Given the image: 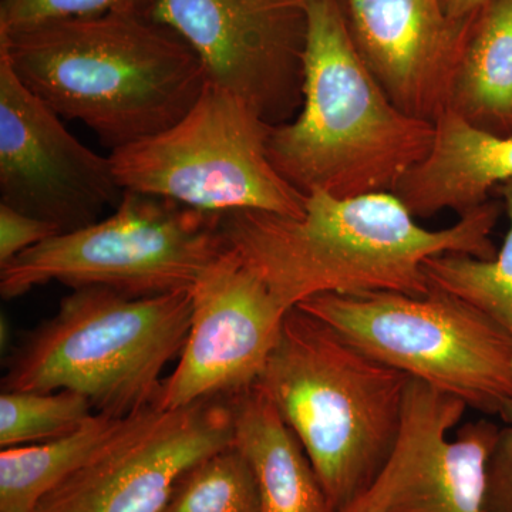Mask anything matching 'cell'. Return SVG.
Masks as SVG:
<instances>
[{
	"mask_svg": "<svg viewBox=\"0 0 512 512\" xmlns=\"http://www.w3.org/2000/svg\"><path fill=\"white\" fill-rule=\"evenodd\" d=\"M161 512H261L247 458L235 444L185 473Z\"/></svg>",
	"mask_w": 512,
	"mask_h": 512,
	"instance_id": "ffe728a7",
	"label": "cell"
},
{
	"mask_svg": "<svg viewBox=\"0 0 512 512\" xmlns=\"http://www.w3.org/2000/svg\"><path fill=\"white\" fill-rule=\"evenodd\" d=\"M412 379L299 308L289 309L258 386L302 444L335 512L389 463Z\"/></svg>",
	"mask_w": 512,
	"mask_h": 512,
	"instance_id": "277c9868",
	"label": "cell"
},
{
	"mask_svg": "<svg viewBox=\"0 0 512 512\" xmlns=\"http://www.w3.org/2000/svg\"><path fill=\"white\" fill-rule=\"evenodd\" d=\"M234 444L247 458L261 512H335L302 444L256 384L228 397Z\"/></svg>",
	"mask_w": 512,
	"mask_h": 512,
	"instance_id": "2e32d148",
	"label": "cell"
},
{
	"mask_svg": "<svg viewBox=\"0 0 512 512\" xmlns=\"http://www.w3.org/2000/svg\"><path fill=\"white\" fill-rule=\"evenodd\" d=\"M503 198L508 231L493 259L443 254L427 259L423 271L431 288L463 299L488 316L512 340V181L495 190Z\"/></svg>",
	"mask_w": 512,
	"mask_h": 512,
	"instance_id": "d6986e66",
	"label": "cell"
},
{
	"mask_svg": "<svg viewBox=\"0 0 512 512\" xmlns=\"http://www.w3.org/2000/svg\"><path fill=\"white\" fill-rule=\"evenodd\" d=\"M500 436L488 467V512H512V402L505 407Z\"/></svg>",
	"mask_w": 512,
	"mask_h": 512,
	"instance_id": "d4e9b609",
	"label": "cell"
},
{
	"mask_svg": "<svg viewBox=\"0 0 512 512\" xmlns=\"http://www.w3.org/2000/svg\"><path fill=\"white\" fill-rule=\"evenodd\" d=\"M295 308L410 379L501 416L512 402V340L470 303L440 289L313 296Z\"/></svg>",
	"mask_w": 512,
	"mask_h": 512,
	"instance_id": "8992f818",
	"label": "cell"
},
{
	"mask_svg": "<svg viewBox=\"0 0 512 512\" xmlns=\"http://www.w3.org/2000/svg\"><path fill=\"white\" fill-rule=\"evenodd\" d=\"M498 202L488 200L456 224L431 231L417 224L393 192L339 198L306 195L299 217L262 211L221 214L225 245L285 309L318 295L402 292L426 295L423 264L433 256L493 259Z\"/></svg>",
	"mask_w": 512,
	"mask_h": 512,
	"instance_id": "6da1fadb",
	"label": "cell"
},
{
	"mask_svg": "<svg viewBox=\"0 0 512 512\" xmlns=\"http://www.w3.org/2000/svg\"><path fill=\"white\" fill-rule=\"evenodd\" d=\"M410 453V431L403 417L402 434L389 463L376 478L375 483L340 512H389L393 495L402 480L404 467Z\"/></svg>",
	"mask_w": 512,
	"mask_h": 512,
	"instance_id": "cb8c5ba5",
	"label": "cell"
},
{
	"mask_svg": "<svg viewBox=\"0 0 512 512\" xmlns=\"http://www.w3.org/2000/svg\"><path fill=\"white\" fill-rule=\"evenodd\" d=\"M156 0H2L0 32H12L49 22L104 13L128 12L148 15Z\"/></svg>",
	"mask_w": 512,
	"mask_h": 512,
	"instance_id": "7402d4cb",
	"label": "cell"
},
{
	"mask_svg": "<svg viewBox=\"0 0 512 512\" xmlns=\"http://www.w3.org/2000/svg\"><path fill=\"white\" fill-rule=\"evenodd\" d=\"M124 419L96 413L66 436L2 448L0 512H33L50 490L82 467L116 433Z\"/></svg>",
	"mask_w": 512,
	"mask_h": 512,
	"instance_id": "ac0fdd59",
	"label": "cell"
},
{
	"mask_svg": "<svg viewBox=\"0 0 512 512\" xmlns=\"http://www.w3.org/2000/svg\"><path fill=\"white\" fill-rule=\"evenodd\" d=\"M357 52L389 99L434 123L448 109L471 22L441 0H340Z\"/></svg>",
	"mask_w": 512,
	"mask_h": 512,
	"instance_id": "4fadbf2b",
	"label": "cell"
},
{
	"mask_svg": "<svg viewBox=\"0 0 512 512\" xmlns=\"http://www.w3.org/2000/svg\"><path fill=\"white\" fill-rule=\"evenodd\" d=\"M92 403L72 390L0 394V447H18L73 433L94 416Z\"/></svg>",
	"mask_w": 512,
	"mask_h": 512,
	"instance_id": "44dd1931",
	"label": "cell"
},
{
	"mask_svg": "<svg viewBox=\"0 0 512 512\" xmlns=\"http://www.w3.org/2000/svg\"><path fill=\"white\" fill-rule=\"evenodd\" d=\"M305 10L302 110L272 126L269 160L305 195L393 192L429 154L434 124L403 113L384 93L340 0H305Z\"/></svg>",
	"mask_w": 512,
	"mask_h": 512,
	"instance_id": "3957f363",
	"label": "cell"
},
{
	"mask_svg": "<svg viewBox=\"0 0 512 512\" xmlns=\"http://www.w3.org/2000/svg\"><path fill=\"white\" fill-rule=\"evenodd\" d=\"M271 130L251 104L207 80L177 123L109 157L123 191L214 214L249 210L299 217L306 195L269 160Z\"/></svg>",
	"mask_w": 512,
	"mask_h": 512,
	"instance_id": "52a82bcc",
	"label": "cell"
},
{
	"mask_svg": "<svg viewBox=\"0 0 512 512\" xmlns=\"http://www.w3.org/2000/svg\"><path fill=\"white\" fill-rule=\"evenodd\" d=\"M123 194L110 157L80 143L0 53V202L63 234L99 221Z\"/></svg>",
	"mask_w": 512,
	"mask_h": 512,
	"instance_id": "8fae6325",
	"label": "cell"
},
{
	"mask_svg": "<svg viewBox=\"0 0 512 512\" xmlns=\"http://www.w3.org/2000/svg\"><path fill=\"white\" fill-rule=\"evenodd\" d=\"M220 222L221 214L124 191L110 217L47 239L2 266L0 293L18 298L53 281L130 296L191 289L227 249Z\"/></svg>",
	"mask_w": 512,
	"mask_h": 512,
	"instance_id": "ba28073f",
	"label": "cell"
},
{
	"mask_svg": "<svg viewBox=\"0 0 512 512\" xmlns=\"http://www.w3.org/2000/svg\"><path fill=\"white\" fill-rule=\"evenodd\" d=\"M286 312L268 286L225 249L192 286L190 332L157 406L178 409L255 387Z\"/></svg>",
	"mask_w": 512,
	"mask_h": 512,
	"instance_id": "7c38bea8",
	"label": "cell"
},
{
	"mask_svg": "<svg viewBox=\"0 0 512 512\" xmlns=\"http://www.w3.org/2000/svg\"><path fill=\"white\" fill-rule=\"evenodd\" d=\"M0 53L62 119L119 150L173 126L207 84L200 57L143 13L49 20L0 32Z\"/></svg>",
	"mask_w": 512,
	"mask_h": 512,
	"instance_id": "7a4b0ae2",
	"label": "cell"
},
{
	"mask_svg": "<svg viewBox=\"0 0 512 512\" xmlns=\"http://www.w3.org/2000/svg\"><path fill=\"white\" fill-rule=\"evenodd\" d=\"M148 16L272 126L302 101L305 0H156Z\"/></svg>",
	"mask_w": 512,
	"mask_h": 512,
	"instance_id": "30bf717a",
	"label": "cell"
},
{
	"mask_svg": "<svg viewBox=\"0 0 512 512\" xmlns=\"http://www.w3.org/2000/svg\"><path fill=\"white\" fill-rule=\"evenodd\" d=\"M466 409L457 397L412 379L404 407L410 453L389 512H488V467L501 427L473 421L448 440Z\"/></svg>",
	"mask_w": 512,
	"mask_h": 512,
	"instance_id": "5bb4252c",
	"label": "cell"
},
{
	"mask_svg": "<svg viewBox=\"0 0 512 512\" xmlns=\"http://www.w3.org/2000/svg\"><path fill=\"white\" fill-rule=\"evenodd\" d=\"M433 124L429 154L393 190L414 218L467 214L512 181V136L480 130L450 110Z\"/></svg>",
	"mask_w": 512,
	"mask_h": 512,
	"instance_id": "9a60e30c",
	"label": "cell"
},
{
	"mask_svg": "<svg viewBox=\"0 0 512 512\" xmlns=\"http://www.w3.org/2000/svg\"><path fill=\"white\" fill-rule=\"evenodd\" d=\"M232 444L228 397L178 409L154 404L126 417L33 512H161L187 471Z\"/></svg>",
	"mask_w": 512,
	"mask_h": 512,
	"instance_id": "9c48e42d",
	"label": "cell"
},
{
	"mask_svg": "<svg viewBox=\"0 0 512 512\" xmlns=\"http://www.w3.org/2000/svg\"><path fill=\"white\" fill-rule=\"evenodd\" d=\"M191 313L192 288L154 296L74 289L10 357L3 390H72L99 414L141 412L157 404L165 366L187 342Z\"/></svg>",
	"mask_w": 512,
	"mask_h": 512,
	"instance_id": "5b68a950",
	"label": "cell"
},
{
	"mask_svg": "<svg viewBox=\"0 0 512 512\" xmlns=\"http://www.w3.org/2000/svg\"><path fill=\"white\" fill-rule=\"evenodd\" d=\"M447 110L480 130L512 136V0H493L474 16Z\"/></svg>",
	"mask_w": 512,
	"mask_h": 512,
	"instance_id": "e0dca14e",
	"label": "cell"
},
{
	"mask_svg": "<svg viewBox=\"0 0 512 512\" xmlns=\"http://www.w3.org/2000/svg\"><path fill=\"white\" fill-rule=\"evenodd\" d=\"M59 234L62 232L55 225L0 202V268L22 252Z\"/></svg>",
	"mask_w": 512,
	"mask_h": 512,
	"instance_id": "603a6c76",
	"label": "cell"
},
{
	"mask_svg": "<svg viewBox=\"0 0 512 512\" xmlns=\"http://www.w3.org/2000/svg\"><path fill=\"white\" fill-rule=\"evenodd\" d=\"M493 0H441L444 12L448 18L457 20V22H467L485 8Z\"/></svg>",
	"mask_w": 512,
	"mask_h": 512,
	"instance_id": "484cf974",
	"label": "cell"
}]
</instances>
